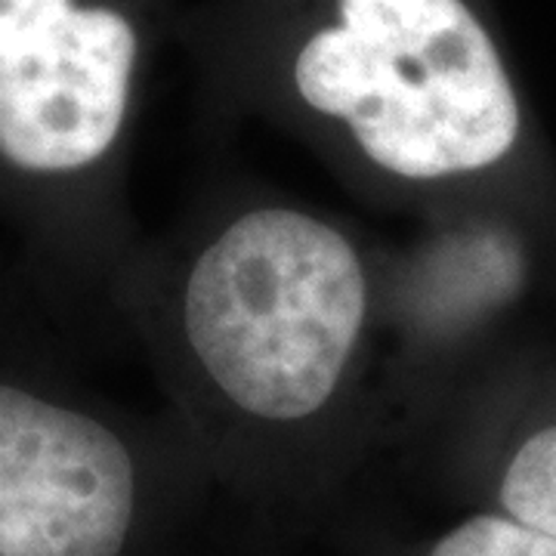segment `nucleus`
<instances>
[{
    "instance_id": "0eeeda50",
    "label": "nucleus",
    "mask_w": 556,
    "mask_h": 556,
    "mask_svg": "<svg viewBox=\"0 0 556 556\" xmlns=\"http://www.w3.org/2000/svg\"><path fill=\"white\" fill-rule=\"evenodd\" d=\"M346 529L356 556H556V538L492 510H460L424 535H393L365 519Z\"/></svg>"
},
{
    "instance_id": "39448f33",
    "label": "nucleus",
    "mask_w": 556,
    "mask_h": 556,
    "mask_svg": "<svg viewBox=\"0 0 556 556\" xmlns=\"http://www.w3.org/2000/svg\"><path fill=\"white\" fill-rule=\"evenodd\" d=\"M556 285V226L467 207L380 236L371 445L375 479L399 473L457 399L541 334Z\"/></svg>"
},
{
    "instance_id": "f03ea898",
    "label": "nucleus",
    "mask_w": 556,
    "mask_h": 556,
    "mask_svg": "<svg viewBox=\"0 0 556 556\" xmlns=\"http://www.w3.org/2000/svg\"><path fill=\"white\" fill-rule=\"evenodd\" d=\"M192 124H257L408 223L510 207L556 226V159L495 0H186Z\"/></svg>"
},
{
    "instance_id": "6e6552de",
    "label": "nucleus",
    "mask_w": 556,
    "mask_h": 556,
    "mask_svg": "<svg viewBox=\"0 0 556 556\" xmlns=\"http://www.w3.org/2000/svg\"><path fill=\"white\" fill-rule=\"evenodd\" d=\"M232 514V510H229ZM236 519V529L226 541H201V532L186 541L174 556H298V541L281 538L269 529H260L254 522Z\"/></svg>"
},
{
    "instance_id": "423d86ee",
    "label": "nucleus",
    "mask_w": 556,
    "mask_h": 556,
    "mask_svg": "<svg viewBox=\"0 0 556 556\" xmlns=\"http://www.w3.org/2000/svg\"><path fill=\"white\" fill-rule=\"evenodd\" d=\"M399 473L445 507L492 510L556 538V331L485 371Z\"/></svg>"
},
{
    "instance_id": "1a4fd4ad",
    "label": "nucleus",
    "mask_w": 556,
    "mask_h": 556,
    "mask_svg": "<svg viewBox=\"0 0 556 556\" xmlns=\"http://www.w3.org/2000/svg\"><path fill=\"white\" fill-rule=\"evenodd\" d=\"M0 316H3V313H0Z\"/></svg>"
},
{
    "instance_id": "7ed1b4c3",
    "label": "nucleus",
    "mask_w": 556,
    "mask_h": 556,
    "mask_svg": "<svg viewBox=\"0 0 556 556\" xmlns=\"http://www.w3.org/2000/svg\"><path fill=\"white\" fill-rule=\"evenodd\" d=\"M186 0H0V229L60 313L109 318L146 232L130 161Z\"/></svg>"
},
{
    "instance_id": "20e7f679",
    "label": "nucleus",
    "mask_w": 556,
    "mask_h": 556,
    "mask_svg": "<svg viewBox=\"0 0 556 556\" xmlns=\"http://www.w3.org/2000/svg\"><path fill=\"white\" fill-rule=\"evenodd\" d=\"M217 504L164 408L90 390L0 316V556H174Z\"/></svg>"
},
{
    "instance_id": "f257e3e1",
    "label": "nucleus",
    "mask_w": 556,
    "mask_h": 556,
    "mask_svg": "<svg viewBox=\"0 0 556 556\" xmlns=\"http://www.w3.org/2000/svg\"><path fill=\"white\" fill-rule=\"evenodd\" d=\"M380 236L214 174L109 298L219 504L281 538L343 532L375 482Z\"/></svg>"
}]
</instances>
